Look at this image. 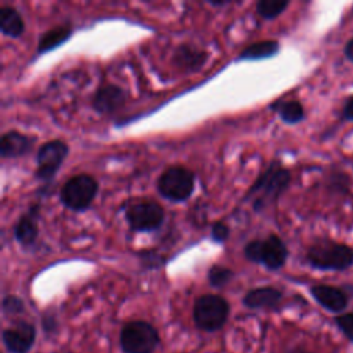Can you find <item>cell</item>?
Returning a JSON list of instances; mask_svg holds the SVG:
<instances>
[{
    "mask_svg": "<svg viewBox=\"0 0 353 353\" xmlns=\"http://www.w3.org/2000/svg\"><path fill=\"white\" fill-rule=\"evenodd\" d=\"M291 179L288 170L272 163L256 178L244 196V200H252V208L261 211L268 204L277 200V197L287 189Z\"/></svg>",
    "mask_w": 353,
    "mask_h": 353,
    "instance_id": "cell-1",
    "label": "cell"
},
{
    "mask_svg": "<svg viewBox=\"0 0 353 353\" xmlns=\"http://www.w3.org/2000/svg\"><path fill=\"white\" fill-rule=\"evenodd\" d=\"M287 255L285 244L276 234H269L265 239H254L244 247V256L248 261L261 263L270 270L280 269L285 263Z\"/></svg>",
    "mask_w": 353,
    "mask_h": 353,
    "instance_id": "cell-2",
    "label": "cell"
},
{
    "mask_svg": "<svg viewBox=\"0 0 353 353\" xmlns=\"http://www.w3.org/2000/svg\"><path fill=\"white\" fill-rule=\"evenodd\" d=\"M312 266L325 270H342L353 263V250L334 241H317L307 251Z\"/></svg>",
    "mask_w": 353,
    "mask_h": 353,
    "instance_id": "cell-3",
    "label": "cell"
},
{
    "mask_svg": "<svg viewBox=\"0 0 353 353\" xmlns=\"http://www.w3.org/2000/svg\"><path fill=\"white\" fill-rule=\"evenodd\" d=\"M159 193L175 203L188 200L194 190V174L182 165L165 168L156 182Z\"/></svg>",
    "mask_w": 353,
    "mask_h": 353,
    "instance_id": "cell-4",
    "label": "cell"
},
{
    "mask_svg": "<svg viewBox=\"0 0 353 353\" xmlns=\"http://www.w3.org/2000/svg\"><path fill=\"white\" fill-rule=\"evenodd\" d=\"M98 193V182L92 175L77 174L70 176L59 190L61 203L72 211H84Z\"/></svg>",
    "mask_w": 353,
    "mask_h": 353,
    "instance_id": "cell-5",
    "label": "cell"
},
{
    "mask_svg": "<svg viewBox=\"0 0 353 353\" xmlns=\"http://www.w3.org/2000/svg\"><path fill=\"white\" fill-rule=\"evenodd\" d=\"M229 314V303L225 298L215 294L199 296L193 307V319L199 328L216 331L223 327Z\"/></svg>",
    "mask_w": 353,
    "mask_h": 353,
    "instance_id": "cell-6",
    "label": "cell"
},
{
    "mask_svg": "<svg viewBox=\"0 0 353 353\" xmlns=\"http://www.w3.org/2000/svg\"><path fill=\"white\" fill-rule=\"evenodd\" d=\"M120 343L125 353H153L159 343V332L152 324L135 320L123 327Z\"/></svg>",
    "mask_w": 353,
    "mask_h": 353,
    "instance_id": "cell-7",
    "label": "cell"
},
{
    "mask_svg": "<svg viewBox=\"0 0 353 353\" xmlns=\"http://www.w3.org/2000/svg\"><path fill=\"white\" fill-rule=\"evenodd\" d=\"M68 153L69 146L62 139H51L43 143L36 153V179L50 181L58 172Z\"/></svg>",
    "mask_w": 353,
    "mask_h": 353,
    "instance_id": "cell-8",
    "label": "cell"
},
{
    "mask_svg": "<svg viewBox=\"0 0 353 353\" xmlns=\"http://www.w3.org/2000/svg\"><path fill=\"white\" fill-rule=\"evenodd\" d=\"M125 219L132 230L150 232L161 226L164 221V210L156 201H137L125 208Z\"/></svg>",
    "mask_w": 353,
    "mask_h": 353,
    "instance_id": "cell-9",
    "label": "cell"
},
{
    "mask_svg": "<svg viewBox=\"0 0 353 353\" xmlns=\"http://www.w3.org/2000/svg\"><path fill=\"white\" fill-rule=\"evenodd\" d=\"M127 101L125 91L116 84H103L92 95L91 105L98 113H114L124 106Z\"/></svg>",
    "mask_w": 353,
    "mask_h": 353,
    "instance_id": "cell-10",
    "label": "cell"
},
{
    "mask_svg": "<svg viewBox=\"0 0 353 353\" xmlns=\"http://www.w3.org/2000/svg\"><path fill=\"white\" fill-rule=\"evenodd\" d=\"M36 339V330L26 321H18L3 331V342L11 353H26Z\"/></svg>",
    "mask_w": 353,
    "mask_h": 353,
    "instance_id": "cell-11",
    "label": "cell"
},
{
    "mask_svg": "<svg viewBox=\"0 0 353 353\" xmlns=\"http://www.w3.org/2000/svg\"><path fill=\"white\" fill-rule=\"evenodd\" d=\"M34 145V138L17 130L7 131L0 138V154L3 159L21 157L28 154Z\"/></svg>",
    "mask_w": 353,
    "mask_h": 353,
    "instance_id": "cell-12",
    "label": "cell"
},
{
    "mask_svg": "<svg viewBox=\"0 0 353 353\" xmlns=\"http://www.w3.org/2000/svg\"><path fill=\"white\" fill-rule=\"evenodd\" d=\"M39 205H32L28 212L22 214L15 226H14V236L17 241L23 247H30L34 244L37 236H39Z\"/></svg>",
    "mask_w": 353,
    "mask_h": 353,
    "instance_id": "cell-13",
    "label": "cell"
},
{
    "mask_svg": "<svg viewBox=\"0 0 353 353\" xmlns=\"http://www.w3.org/2000/svg\"><path fill=\"white\" fill-rule=\"evenodd\" d=\"M208 54L192 44H181L176 47L172 62L185 72H196L207 62Z\"/></svg>",
    "mask_w": 353,
    "mask_h": 353,
    "instance_id": "cell-14",
    "label": "cell"
},
{
    "mask_svg": "<svg viewBox=\"0 0 353 353\" xmlns=\"http://www.w3.org/2000/svg\"><path fill=\"white\" fill-rule=\"evenodd\" d=\"M281 301V292L270 285L258 287L248 291L244 298L243 303L251 309H273Z\"/></svg>",
    "mask_w": 353,
    "mask_h": 353,
    "instance_id": "cell-15",
    "label": "cell"
},
{
    "mask_svg": "<svg viewBox=\"0 0 353 353\" xmlns=\"http://www.w3.org/2000/svg\"><path fill=\"white\" fill-rule=\"evenodd\" d=\"M313 298L325 309L331 312H341L347 305V298L345 292L336 287L331 285H314L310 288Z\"/></svg>",
    "mask_w": 353,
    "mask_h": 353,
    "instance_id": "cell-16",
    "label": "cell"
},
{
    "mask_svg": "<svg viewBox=\"0 0 353 353\" xmlns=\"http://www.w3.org/2000/svg\"><path fill=\"white\" fill-rule=\"evenodd\" d=\"M0 30L4 36L14 39L25 32V22L17 8L11 6L0 7Z\"/></svg>",
    "mask_w": 353,
    "mask_h": 353,
    "instance_id": "cell-17",
    "label": "cell"
},
{
    "mask_svg": "<svg viewBox=\"0 0 353 353\" xmlns=\"http://www.w3.org/2000/svg\"><path fill=\"white\" fill-rule=\"evenodd\" d=\"M72 34L70 25H59L44 32L37 43V52L44 54L65 43Z\"/></svg>",
    "mask_w": 353,
    "mask_h": 353,
    "instance_id": "cell-18",
    "label": "cell"
},
{
    "mask_svg": "<svg viewBox=\"0 0 353 353\" xmlns=\"http://www.w3.org/2000/svg\"><path fill=\"white\" fill-rule=\"evenodd\" d=\"M279 51V43L274 40H261L248 44L243 48L240 52L241 59L248 61H256V59H265L276 55Z\"/></svg>",
    "mask_w": 353,
    "mask_h": 353,
    "instance_id": "cell-19",
    "label": "cell"
},
{
    "mask_svg": "<svg viewBox=\"0 0 353 353\" xmlns=\"http://www.w3.org/2000/svg\"><path fill=\"white\" fill-rule=\"evenodd\" d=\"M272 108L279 113L283 121L288 124L298 123L303 119V108L298 101H279L272 105Z\"/></svg>",
    "mask_w": 353,
    "mask_h": 353,
    "instance_id": "cell-20",
    "label": "cell"
},
{
    "mask_svg": "<svg viewBox=\"0 0 353 353\" xmlns=\"http://www.w3.org/2000/svg\"><path fill=\"white\" fill-rule=\"evenodd\" d=\"M287 0H259L255 6L256 12L265 18V19H273L279 17L287 7H288Z\"/></svg>",
    "mask_w": 353,
    "mask_h": 353,
    "instance_id": "cell-21",
    "label": "cell"
},
{
    "mask_svg": "<svg viewBox=\"0 0 353 353\" xmlns=\"http://www.w3.org/2000/svg\"><path fill=\"white\" fill-rule=\"evenodd\" d=\"M232 277H233V272L226 266L214 265L208 270V281L215 288H221L226 285Z\"/></svg>",
    "mask_w": 353,
    "mask_h": 353,
    "instance_id": "cell-22",
    "label": "cell"
},
{
    "mask_svg": "<svg viewBox=\"0 0 353 353\" xmlns=\"http://www.w3.org/2000/svg\"><path fill=\"white\" fill-rule=\"evenodd\" d=\"M23 309L25 306L22 299L15 295H7L3 299V312L7 314H18V313H22Z\"/></svg>",
    "mask_w": 353,
    "mask_h": 353,
    "instance_id": "cell-23",
    "label": "cell"
},
{
    "mask_svg": "<svg viewBox=\"0 0 353 353\" xmlns=\"http://www.w3.org/2000/svg\"><path fill=\"white\" fill-rule=\"evenodd\" d=\"M336 324L342 330V332L353 342V313L341 314L336 317Z\"/></svg>",
    "mask_w": 353,
    "mask_h": 353,
    "instance_id": "cell-24",
    "label": "cell"
},
{
    "mask_svg": "<svg viewBox=\"0 0 353 353\" xmlns=\"http://www.w3.org/2000/svg\"><path fill=\"white\" fill-rule=\"evenodd\" d=\"M211 237L216 243H223L229 237V226L222 221H218V222L212 223Z\"/></svg>",
    "mask_w": 353,
    "mask_h": 353,
    "instance_id": "cell-25",
    "label": "cell"
},
{
    "mask_svg": "<svg viewBox=\"0 0 353 353\" xmlns=\"http://www.w3.org/2000/svg\"><path fill=\"white\" fill-rule=\"evenodd\" d=\"M343 113H345V117L349 119V120H353V97H350L343 108Z\"/></svg>",
    "mask_w": 353,
    "mask_h": 353,
    "instance_id": "cell-26",
    "label": "cell"
},
{
    "mask_svg": "<svg viewBox=\"0 0 353 353\" xmlns=\"http://www.w3.org/2000/svg\"><path fill=\"white\" fill-rule=\"evenodd\" d=\"M345 55H346L350 61H353V39H352V40H349V41L346 43V47H345Z\"/></svg>",
    "mask_w": 353,
    "mask_h": 353,
    "instance_id": "cell-27",
    "label": "cell"
},
{
    "mask_svg": "<svg viewBox=\"0 0 353 353\" xmlns=\"http://www.w3.org/2000/svg\"><path fill=\"white\" fill-rule=\"evenodd\" d=\"M208 4H211V6H214V7H222V6H226V4H229V1H214V0H208Z\"/></svg>",
    "mask_w": 353,
    "mask_h": 353,
    "instance_id": "cell-28",
    "label": "cell"
},
{
    "mask_svg": "<svg viewBox=\"0 0 353 353\" xmlns=\"http://www.w3.org/2000/svg\"><path fill=\"white\" fill-rule=\"evenodd\" d=\"M294 353H306V352H301V350H295Z\"/></svg>",
    "mask_w": 353,
    "mask_h": 353,
    "instance_id": "cell-29",
    "label": "cell"
}]
</instances>
